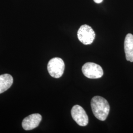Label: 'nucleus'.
I'll list each match as a JSON object with an SVG mask.
<instances>
[{"label":"nucleus","instance_id":"9","mask_svg":"<svg viewBox=\"0 0 133 133\" xmlns=\"http://www.w3.org/2000/svg\"><path fill=\"white\" fill-rule=\"evenodd\" d=\"M94 1L97 4H100L103 1V0H94Z\"/></svg>","mask_w":133,"mask_h":133},{"label":"nucleus","instance_id":"6","mask_svg":"<svg viewBox=\"0 0 133 133\" xmlns=\"http://www.w3.org/2000/svg\"><path fill=\"white\" fill-rule=\"evenodd\" d=\"M42 119V117L41 114H31L23 119L22 123V127L25 130H33L38 126Z\"/></svg>","mask_w":133,"mask_h":133},{"label":"nucleus","instance_id":"3","mask_svg":"<svg viewBox=\"0 0 133 133\" xmlns=\"http://www.w3.org/2000/svg\"><path fill=\"white\" fill-rule=\"evenodd\" d=\"M82 71L86 77L90 79L99 78L104 75L102 68L92 62H87L84 64L82 68Z\"/></svg>","mask_w":133,"mask_h":133},{"label":"nucleus","instance_id":"5","mask_svg":"<svg viewBox=\"0 0 133 133\" xmlns=\"http://www.w3.org/2000/svg\"><path fill=\"white\" fill-rule=\"evenodd\" d=\"M71 114L72 118L78 125L86 126L88 123V115L80 105H74L71 110Z\"/></svg>","mask_w":133,"mask_h":133},{"label":"nucleus","instance_id":"8","mask_svg":"<svg viewBox=\"0 0 133 133\" xmlns=\"http://www.w3.org/2000/svg\"><path fill=\"white\" fill-rule=\"evenodd\" d=\"M13 83V78L9 74L0 76V94L9 89Z\"/></svg>","mask_w":133,"mask_h":133},{"label":"nucleus","instance_id":"7","mask_svg":"<svg viewBox=\"0 0 133 133\" xmlns=\"http://www.w3.org/2000/svg\"><path fill=\"white\" fill-rule=\"evenodd\" d=\"M124 50L127 61L133 62V35L128 34L124 41Z\"/></svg>","mask_w":133,"mask_h":133},{"label":"nucleus","instance_id":"2","mask_svg":"<svg viewBox=\"0 0 133 133\" xmlns=\"http://www.w3.org/2000/svg\"><path fill=\"white\" fill-rule=\"evenodd\" d=\"M48 70L51 76L58 78L61 77L64 73L65 70L64 62L60 58H53L48 63Z\"/></svg>","mask_w":133,"mask_h":133},{"label":"nucleus","instance_id":"1","mask_svg":"<svg viewBox=\"0 0 133 133\" xmlns=\"http://www.w3.org/2000/svg\"><path fill=\"white\" fill-rule=\"evenodd\" d=\"M91 107L95 117L101 121H105L109 114L110 106L107 100L102 97H94L91 101Z\"/></svg>","mask_w":133,"mask_h":133},{"label":"nucleus","instance_id":"4","mask_svg":"<svg viewBox=\"0 0 133 133\" xmlns=\"http://www.w3.org/2000/svg\"><path fill=\"white\" fill-rule=\"evenodd\" d=\"M95 32L88 25H83L77 32V37L81 43L85 45L91 44L95 38Z\"/></svg>","mask_w":133,"mask_h":133}]
</instances>
